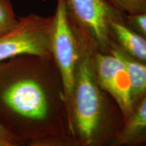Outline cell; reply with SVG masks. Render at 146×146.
Here are the masks:
<instances>
[{"label": "cell", "instance_id": "1", "mask_svg": "<svg viewBox=\"0 0 146 146\" xmlns=\"http://www.w3.org/2000/svg\"><path fill=\"white\" fill-rule=\"evenodd\" d=\"M0 126L18 145L72 137L62 82L52 57L21 55L0 63Z\"/></svg>", "mask_w": 146, "mask_h": 146}, {"label": "cell", "instance_id": "2", "mask_svg": "<svg viewBox=\"0 0 146 146\" xmlns=\"http://www.w3.org/2000/svg\"><path fill=\"white\" fill-rule=\"evenodd\" d=\"M78 36L81 53L68 114L70 134L77 145L110 144L120 127H118L117 118L107 94L96 80L93 62L94 50L85 40Z\"/></svg>", "mask_w": 146, "mask_h": 146}, {"label": "cell", "instance_id": "3", "mask_svg": "<svg viewBox=\"0 0 146 146\" xmlns=\"http://www.w3.org/2000/svg\"><path fill=\"white\" fill-rule=\"evenodd\" d=\"M68 18L76 34L94 52L110 53L113 23L125 20L122 13L107 0H65Z\"/></svg>", "mask_w": 146, "mask_h": 146}, {"label": "cell", "instance_id": "4", "mask_svg": "<svg viewBox=\"0 0 146 146\" xmlns=\"http://www.w3.org/2000/svg\"><path fill=\"white\" fill-rule=\"evenodd\" d=\"M52 16L51 51L62 82L68 119L71 98L81 53L80 41L68 18L65 0H57L56 11Z\"/></svg>", "mask_w": 146, "mask_h": 146}, {"label": "cell", "instance_id": "5", "mask_svg": "<svg viewBox=\"0 0 146 146\" xmlns=\"http://www.w3.org/2000/svg\"><path fill=\"white\" fill-rule=\"evenodd\" d=\"M53 16L36 14L21 18L14 26L0 35V63L21 55L52 57Z\"/></svg>", "mask_w": 146, "mask_h": 146}, {"label": "cell", "instance_id": "6", "mask_svg": "<svg viewBox=\"0 0 146 146\" xmlns=\"http://www.w3.org/2000/svg\"><path fill=\"white\" fill-rule=\"evenodd\" d=\"M93 62L100 87L112 98L124 123L134 112L129 74L122 60L111 53L94 52Z\"/></svg>", "mask_w": 146, "mask_h": 146}, {"label": "cell", "instance_id": "7", "mask_svg": "<svg viewBox=\"0 0 146 146\" xmlns=\"http://www.w3.org/2000/svg\"><path fill=\"white\" fill-rule=\"evenodd\" d=\"M146 144V96L134 108L131 117L124 123L111 142V145Z\"/></svg>", "mask_w": 146, "mask_h": 146}, {"label": "cell", "instance_id": "8", "mask_svg": "<svg viewBox=\"0 0 146 146\" xmlns=\"http://www.w3.org/2000/svg\"><path fill=\"white\" fill-rule=\"evenodd\" d=\"M110 33L120 50L133 59L146 64V38L128 26L125 20L113 23Z\"/></svg>", "mask_w": 146, "mask_h": 146}, {"label": "cell", "instance_id": "9", "mask_svg": "<svg viewBox=\"0 0 146 146\" xmlns=\"http://www.w3.org/2000/svg\"><path fill=\"white\" fill-rule=\"evenodd\" d=\"M110 53L120 58L127 68L130 78L131 98L135 108L136 105L146 96V64L129 57L120 50L113 41Z\"/></svg>", "mask_w": 146, "mask_h": 146}, {"label": "cell", "instance_id": "10", "mask_svg": "<svg viewBox=\"0 0 146 146\" xmlns=\"http://www.w3.org/2000/svg\"><path fill=\"white\" fill-rule=\"evenodd\" d=\"M18 20L10 0H0V35L12 29Z\"/></svg>", "mask_w": 146, "mask_h": 146}, {"label": "cell", "instance_id": "11", "mask_svg": "<svg viewBox=\"0 0 146 146\" xmlns=\"http://www.w3.org/2000/svg\"><path fill=\"white\" fill-rule=\"evenodd\" d=\"M122 13L135 14L146 12V0H107Z\"/></svg>", "mask_w": 146, "mask_h": 146}, {"label": "cell", "instance_id": "12", "mask_svg": "<svg viewBox=\"0 0 146 146\" xmlns=\"http://www.w3.org/2000/svg\"><path fill=\"white\" fill-rule=\"evenodd\" d=\"M125 23L131 29L146 38V12L126 15Z\"/></svg>", "mask_w": 146, "mask_h": 146}, {"label": "cell", "instance_id": "13", "mask_svg": "<svg viewBox=\"0 0 146 146\" xmlns=\"http://www.w3.org/2000/svg\"><path fill=\"white\" fill-rule=\"evenodd\" d=\"M0 139L4 140V141L8 142L11 144L12 146H18V144L17 141L10 135L9 133L5 131L2 127L0 126Z\"/></svg>", "mask_w": 146, "mask_h": 146}]
</instances>
